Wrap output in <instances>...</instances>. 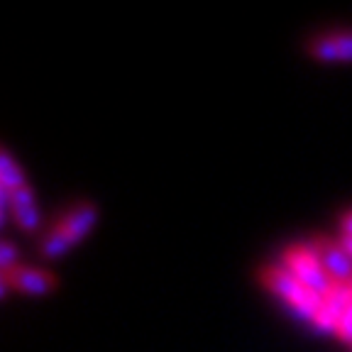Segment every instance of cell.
I'll return each mask as SVG.
<instances>
[{
	"label": "cell",
	"instance_id": "4",
	"mask_svg": "<svg viewBox=\"0 0 352 352\" xmlns=\"http://www.w3.org/2000/svg\"><path fill=\"white\" fill-rule=\"evenodd\" d=\"M54 286H56V276L47 270H37V267H22V264H17L15 270L0 272L3 298L8 296L10 289L30 294V296H42V294H50Z\"/></svg>",
	"mask_w": 352,
	"mask_h": 352
},
{
	"label": "cell",
	"instance_id": "9",
	"mask_svg": "<svg viewBox=\"0 0 352 352\" xmlns=\"http://www.w3.org/2000/svg\"><path fill=\"white\" fill-rule=\"evenodd\" d=\"M338 323H340V311L330 308L328 303H323L318 308V314L314 316V320H311V325L316 330H320V333H338Z\"/></svg>",
	"mask_w": 352,
	"mask_h": 352
},
{
	"label": "cell",
	"instance_id": "1",
	"mask_svg": "<svg viewBox=\"0 0 352 352\" xmlns=\"http://www.w3.org/2000/svg\"><path fill=\"white\" fill-rule=\"evenodd\" d=\"M257 276H259V284L267 292L274 294L276 298H281L296 318H303L311 323L314 316L318 314V308L323 306V296L306 289L292 272L286 270L284 264H267V267L259 270Z\"/></svg>",
	"mask_w": 352,
	"mask_h": 352
},
{
	"label": "cell",
	"instance_id": "8",
	"mask_svg": "<svg viewBox=\"0 0 352 352\" xmlns=\"http://www.w3.org/2000/svg\"><path fill=\"white\" fill-rule=\"evenodd\" d=\"M0 186L8 188V191H15V188L25 186L22 169L15 164V160H12V154L8 149H0Z\"/></svg>",
	"mask_w": 352,
	"mask_h": 352
},
{
	"label": "cell",
	"instance_id": "6",
	"mask_svg": "<svg viewBox=\"0 0 352 352\" xmlns=\"http://www.w3.org/2000/svg\"><path fill=\"white\" fill-rule=\"evenodd\" d=\"M308 52L316 61H352V30H340V32L320 34L308 44Z\"/></svg>",
	"mask_w": 352,
	"mask_h": 352
},
{
	"label": "cell",
	"instance_id": "2",
	"mask_svg": "<svg viewBox=\"0 0 352 352\" xmlns=\"http://www.w3.org/2000/svg\"><path fill=\"white\" fill-rule=\"evenodd\" d=\"M98 220V208L94 204H78L74 206L64 218L56 223L50 230V235H44V240L39 242V254L44 259L61 257L69 248L78 245L83 237L91 232V228Z\"/></svg>",
	"mask_w": 352,
	"mask_h": 352
},
{
	"label": "cell",
	"instance_id": "5",
	"mask_svg": "<svg viewBox=\"0 0 352 352\" xmlns=\"http://www.w3.org/2000/svg\"><path fill=\"white\" fill-rule=\"evenodd\" d=\"M318 262L333 281H352V257L342 250L340 242H333L328 237H316L308 242Z\"/></svg>",
	"mask_w": 352,
	"mask_h": 352
},
{
	"label": "cell",
	"instance_id": "12",
	"mask_svg": "<svg viewBox=\"0 0 352 352\" xmlns=\"http://www.w3.org/2000/svg\"><path fill=\"white\" fill-rule=\"evenodd\" d=\"M340 235H352V210L340 218Z\"/></svg>",
	"mask_w": 352,
	"mask_h": 352
},
{
	"label": "cell",
	"instance_id": "15",
	"mask_svg": "<svg viewBox=\"0 0 352 352\" xmlns=\"http://www.w3.org/2000/svg\"><path fill=\"white\" fill-rule=\"evenodd\" d=\"M350 284H352V281H350Z\"/></svg>",
	"mask_w": 352,
	"mask_h": 352
},
{
	"label": "cell",
	"instance_id": "10",
	"mask_svg": "<svg viewBox=\"0 0 352 352\" xmlns=\"http://www.w3.org/2000/svg\"><path fill=\"white\" fill-rule=\"evenodd\" d=\"M17 262H15V245H12L8 237L0 240V272H10L15 270Z\"/></svg>",
	"mask_w": 352,
	"mask_h": 352
},
{
	"label": "cell",
	"instance_id": "3",
	"mask_svg": "<svg viewBox=\"0 0 352 352\" xmlns=\"http://www.w3.org/2000/svg\"><path fill=\"white\" fill-rule=\"evenodd\" d=\"M281 264H284L286 270L292 272L306 289H311V292L318 294V296H325V294L330 292V286L336 284V281L328 276V272L323 270V264L318 262L314 250L308 248V242L306 245H292V248H286L284 254H281Z\"/></svg>",
	"mask_w": 352,
	"mask_h": 352
},
{
	"label": "cell",
	"instance_id": "11",
	"mask_svg": "<svg viewBox=\"0 0 352 352\" xmlns=\"http://www.w3.org/2000/svg\"><path fill=\"white\" fill-rule=\"evenodd\" d=\"M338 338L342 342H347V347L352 345V303L340 314V323H338Z\"/></svg>",
	"mask_w": 352,
	"mask_h": 352
},
{
	"label": "cell",
	"instance_id": "13",
	"mask_svg": "<svg viewBox=\"0 0 352 352\" xmlns=\"http://www.w3.org/2000/svg\"><path fill=\"white\" fill-rule=\"evenodd\" d=\"M342 245V250H345L347 254L352 257V235H340V240H338Z\"/></svg>",
	"mask_w": 352,
	"mask_h": 352
},
{
	"label": "cell",
	"instance_id": "14",
	"mask_svg": "<svg viewBox=\"0 0 352 352\" xmlns=\"http://www.w3.org/2000/svg\"><path fill=\"white\" fill-rule=\"evenodd\" d=\"M350 352H352V345H350Z\"/></svg>",
	"mask_w": 352,
	"mask_h": 352
},
{
	"label": "cell",
	"instance_id": "7",
	"mask_svg": "<svg viewBox=\"0 0 352 352\" xmlns=\"http://www.w3.org/2000/svg\"><path fill=\"white\" fill-rule=\"evenodd\" d=\"M10 215L15 218L17 228H20L25 235H32L39 228V210L34 204V193L32 188L25 184V186L10 191Z\"/></svg>",
	"mask_w": 352,
	"mask_h": 352
}]
</instances>
